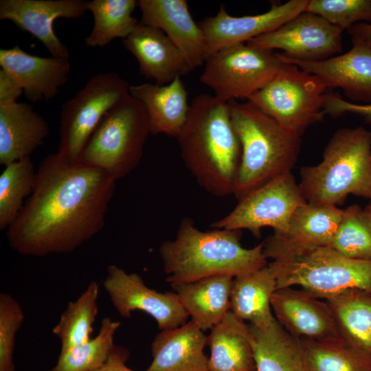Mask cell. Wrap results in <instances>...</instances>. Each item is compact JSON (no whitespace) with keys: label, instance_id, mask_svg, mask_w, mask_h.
<instances>
[{"label":"cell","instance_id":"4fadbf2b","mask_svg":"<svg viewBox=\"0 0 371 371\" xmlns=\"http://www.w3.org/2000/svg\"><path fill=\"white\" fill-rule=\"evenodd\" d=\"M103 287L117 312L129 318L134 311L150 315L160 330L177 328L187 323L189 317L174 291L160 293L148 287L137 273H128L111 265Z\"/></svg>","mask_w":371,"mask_h":371},{"label":"cell","instance_id":"60d3db41","mask_svg":"<svg viewBox=\"0 0 371 371\" xmlns=\"http://www.w3.org/2000/svg\"><path fill=\"white\" fill-rule=\"evenodd\" d=\"M352 45H363L371 48V23H358L348 30Z\"/></svg>","mask_w":371,"mask_h":371},{"label":"cell","instance_id":"7402d4cb","mask_svg":"<svg viewBox=\"0 0 371 371\" xmlns=\"http://www.w3.org/2000/svg\"><path fill=\"white\" fill-rule=\"evenodd\" d=\"M49 133L47 122L30 104L0 105V164L30 157Z\"/></svg>","mask_w":371,"mask_h":371},{"label":"cell","instance_id":"e575fe53","mask_svg":"<svg viewBox=\"0 0 371 371\" xmlns=\"http://www.w3.org/2000/svg\"><path fill=\"white\" fill-rule=\"evenodd\" d=\"M330 247L350 258L371 260V229L359 205L344 210Z\"/></svg>","mask_w":371,"mask_h":371},{"label":"cell","instance_id":"8fae6325","mask_svg":"<svg viewBox=\"0 0 371 371\" xmlns=\"http://www.w3.org/2000/svg\"><path fill=\"white\" fill-rule=\"evenodd\" d=\"M305 201L291 171L271 179L239 200L227 215L211 225L213 229H247L259 236L261 228L286 232L291 215Z\"/></svg>","mask_w":371,"mask_h":371},{"label":"cell","instance_id":"ab89813d","mask_svg":"<svg viewBox=\"0 0 371 371\" xmlns=\"http://www.w3.org/2000/svg\"><path fill=\"white\" fill-rule=\"evenodd\" d=\"M128 357L126 348L115 345L105 364L95 371H135L126 365Z\"/></svg>","mask_w":371,"mask_h":371},{"label":"cell","instance_id":"ffe728a7","mask_svg":"<svg viewBox=\"0 0 371 371\" xmlns=\"http://www.w3.org/2000/svg\"><path fill=\"white\" fill-rule=\"evenodd\" d=\"M122 42L137 60L141 74L153 78L159 85L169 84L192 71L181 52L161 30L141 21Z\"/></svg>","mask_w":371,"mask_h":371},{"label":"cell","instance_id":"d4e9b609","mask_svg":"<svg viewBox=\"0 0 371 371\" xmlns=\"http://www.w3.org/2000/svg\"><path fill=\"white\" fill-rule=\"evenodd\" d=\"M210 371H256L249 324L229 311L207 336Z\"/></svg>","mask_w":371,"mask_h":371},{"label":"cell","instance_id":"f546056e","mask_svg":"<svg viewBox=\"0 0 371 371\" xmlns=\"http://www.w3.org/2000/svg\"><path fill=\"white\" fill-rule=\"evenodd\" d=\"M137 6L135 0L87 1V10L93 14L94 23L85 45L103 47L115 38H126L139 23L132 16Z\"/></svg>","mask_w":371,"mask_h":371},{"label":"cell","instance_id":"b9f144b4","mask_svg":"<svg viewBox=\"0 0 371 371\" xmlns=\"http://www.w3.org/2000/svg\"><path fill=\"white\" fill-rule=\"evenodd\" d=\"M363 212L367 222L371 229V201L363 208Z\"/></svg>","mask_w":371,"mask_h":371},{"label":"cell","instance_id":"52a82bcc","mask_svg":"<svg viewBox=\"0 0 371 371\" xmlns=\"http://www.w3.org/2000/svg\"><path fill=\"white\" fill-rule=\"evenodd\" d=\"M150 133L143 104L129 93L103 117L79 161L103 170L116 181L137 166Z\"/></svg>","mask_w":371,"mask_h":371},{"label":"cell","instance_id":"e0dca14e","mask_svg":"<svg viewBox=\"0 0 371 371\" xmlns=\"http://www.w3.org/2000/svg\"><path fill=\"white\" fill-rule=\"evenodd\" d=\"M141 22L161 30L192 69L203 65L207 48L203 32L186 0H139Z\"/></svg>","mask_w":371,"mask_h":371},{"label":"cell","instance_id":"484cf974","mask_svg":"<svg viewBox=\"0 0 371 371\" xmlns=\"http://www.w3.org/2000/svg\"><path fill=\"white\" fill-rule=\"evenodd\" d=\"M277 289L276 277L268 265L233 279L230 311L243 321L266 328L276 319L271 306Z\"/></svg>","mask_w":371,"mask_h":371},{"label":"cell","instance_id":"7c38bea8","mask_svg":"<svg viewBox=\"0 0 371 371\" xmlns=\"http://www.w3.org/2000/svg\"><path fill=\"white\" fill-rule=\"evenodd\" d=\"M343 30L322 16L303 12L278 29L248 41L251 45L280 49L301 61H322L342 52Z\"/></svg>","mask_w":371,"mask_h":371},{"label":"cell","instance_id":"5bb4252c","mask_svg":"<svg viewBox=\"0 0 371 371\" xmlns=\"http://www.w3.org/2000/svg\"><path fill=\"white\" fill-rule=\"evenodd\" d=\"M308 0H291L272 4L269 10L255 15L234 16L223 5L216 14L204 19L199 25L206 43L207 58L232 45L245 43L269 33L306 10Z\"/></svg>","mask_w":371,"mask_h":371},{"label":"cell","instance_id":"836d02e7","mask_svg":"<svg viewBox=\"0 0 371 371\" xmlns=\"http://www.w3.org/2000/svg\"><path fill=\"white\" fill-rule=\"evenodd\" d=\"M36 172L31 157L6 166L0 175V229L4 230L16 220L23 201L32 191Z\"/></svg>","mask_w":371,"mask_h":371},{"label":"cell","instance_id":"6da1fadb","mask_svg":"<svg viewBox=\"0 0 371 371\" xmlns=\"http://www.w3.org/2000/svg\"><path fill=\"white\" fill-rule=\"evenodd\" d=\"M115 182L103 170L58 153L47 156L31 194L7 229L10 247L35 257L74 251L103 229Z\"/></svg>","mask_w":371,"mask_h":371},{"label":"cell","instance_id":"3957f363","mask_svg":"<svg viewBox=\"0 0 371 371\" xmlns=\"http://www.w3.org/2000/svg\"><path fill=\"white\" fill-rule=\"evenodd\" d=\"M239 230H199L189 218L179 224L173 240L159 247L166 281L171 286L218 275L236 277L267 266L263 244L243 247Z\"/></svg>","mask_w":371,"mask_h":371},{"label":"cell","instance_id":"603a6c76","mask_svg":"<svg viewBox=\"0 0 371 371\" xmlns=\"http://www.w3.org/2000/svg\"><path fill=\"white\" fill-rule=\"evenodd\" d=\"M130 94L144 106L150 133L177 137L188 118V91L181 77L165 85L143 83L131 85Z\"/></svg>","mask_w":371,"mask_h":371},{"label":"cell","instance_id":"8992f818","mask_svg":"<svg viewBox=\"0 0 371 371\" xmlns=\"http://www.w3.org/2000/svg\"><path fill=\"white\" fill-rule=\"evenodd\" d=\"M299 186L311 204L337 205L349 194L371 201V132L363 126L337 131L322 161L301 168Z\"/></svg>","mask_w":371,"mask_h":371},{"label":"cell","instance_id":"83f0119b","mask_svg":"<svg viewBox=\"0 0 371 371\" xmlns=\"http://www.w3.org/2000/svg\"><path fill=\"white\" fill-rule=\"evenodd\" d=\"M249 326L256 371H307L300 339L277 319L266 328Z\"/></svg>","mask_w":371,"mask_h":371},{"label":"cell","instance_id":"d590c367","mask_svg":"<svg viewBox=\"0 0 371 371\" xmlns=\"http://www.w3.org/2000/svg\"><path fill=\"white\" fill-rule=\"evenodd\" d=\"M306 11L343 30L358 23H371V0H308Z\"/></svg>","mask_w":371,"mask_h":371},{"label":"cell","instance_id":"f35d334b","mask_svg":"<svg viewBox=\"0 0 371 371\" xmlns=\"http://www.w3.org/2000/svg\"><path fill=\"white\" fill-rule=\"evenodd\" d=\"M23 93L19 82L5 71L0 69V105L16 102Z\"/></svg>","mask_w":371,"mask_h":371},{"label":"cell","instance_id":"cb8c5ba5","mask_svg":"<svg viewBox=\"0 0 371 371\" xmlns=\"http://www.w3.org/2000/svg\"><path fill=\"white\" fill-rule=\"evenodd\" d=\"M234 277L218 275L172 285L192 322L202 331L212 329L230 311Z\"/></svg>","mask_w":371,"mask_h":371},{"label":"cell","instance_id":"d6986e66","mask_svg":"<svg viewBox=\"0 0 371 371\" xmlns=\"http://www.w3.org/2000/svg\"><path fill=\"white\" fill-rule=\"evenodd\" d=\"M0 65L19 82L32 102L55 97L67 82L71 70L69 58L37 56L19 46L0 49Z\"/></svg>","mask_w":371,"mask_h":371},{"label":"cell","instance_id":"ba28073f","mask_svg":"<svg viewBox=\"0 0 371 371\" xmlns=\"http://www.w3.org/2000/svg\"><path fill=\"white\" fill-rule=\"evenodd\" d=\"M326 89L315 75L282 61L273 79L247 101L301 137L309 126L323 118Z\"/></svg>","mask_w":371,"mask_h":371},{"label":"cell","instance_id":"d6a6232c","mask_svg":"<svg viewBox=\"0 0 371 371\" xmlns=\"http://www.w3.org/2000/svg\"><path fill=\"white\" fill-rule=\"evenodd\" d=\"M300 341L307 371H371V359L344 340Z\"/></svg>","mask_w":371,"mask_h":371},{"label":"cell","instance_id":"ac0fdd59","mask_svg":"<svg viewBox=\"0 0 371 371\" xmlns=\"http://www.w3.org/2000/svg\"><path fill=\"white\" fill-rule=\"evenodd\" d=\"M348 52L325 60L306 62L276 53L283 62L317 76L328 88H341L350 100L371 104V48L352 45Z\"/></svg>","mask_w":371,"mask_h":371},{"label":"cell","instance_id":"4316f807","mask_svg":"<svg viewBox=\"0 0 371 371\" xmlns=\"http://www.w3.org/2000/svg\"><path fill=\"white\" fill-rule=\"evenodd\" d=\"M325 301L332 310L345 343L371 359V292L350 289Z\"/></svg>","mask_w":371,"mask_h":371},{"label":"cell","instance_id":"9c48e42d","mask_svg":"<svg viewBox=\"0 0 371 371\" xmlns=\"http://www.w3.org/2000/svg\"><path fill=\"white\" fill-rule=\"evenodd\" d=\"M204 64L200 82L229 102L247 100L273 79L282 61L273 50L241 43L215 52Z\"/></svg>","mask_w":371,"mask_h":371},{"label":"cell","instance_id":"1f68e13d","mask_svg":"<svg viewBox=\"0 0 371 371\" xmlns=\"http://www.w3.org/2000/svg\"><path fill=\"white\" fill-rule=\"evenodd\" d=\"M121 325L119 321L104 317L96 337L60 352L49 371H95L107 361L115 344L114 337Z\"/></svg>","mask_w":371,"mask_h":371},{"label":"cell","instance_id":"5b68a950","mask_svg":"<svg viewBox=\"0 0 371 371\" xmlns=\"http://www.w3.org/2000/svg\"><path fill=\"white\" fill-rule=\"evenodd\" d=\"M228 104L241 148L233 193L239 201L276 177L291 171L301 139L248 101Z\"/></svg>","mask_w":371,"mask_h":371},{"label":"cell","instance_id":"30bf717a","mask_svg":"<svg viewBox=\"0 0 371 371\" xmlns=\"http://www.w3.org/2000/svg\"><path fill=\"white\" fill-rule=\"evenodd\" d=\"M130 85L114 72L98 74L62 106L58 153L79 161L81 153L103 117L129 93Z\"/></svg>","mask_w":371,"mask_h":371},{"label":"cell","instance_id":"4dcf8cb0","mask_svg":"<svg viewBox=\"0 0 371 371\" xmlns=\"http://www.w3.org/2000/svg\"><path fill=\"white\" fill-rule=\"evenodd\" d=\"M99 285L91 281L75 300L69 302L52 333L60 339V352L91 339L93 325L98 313Z\"/></svg>","mask_w":371,"mask_h":371},{"label":"cell","instance_id":"2e32d148","mask_svg":"<svg viewBox=\"0 0 371 371\" xmlns=\"http://www.w3.org/2000/svg\"><path fill=\"white\" fill-rule=\"evenodd\" d=\"M85 0H1L0 19L9 20L37 38L52 56L69 58L67 46L56 35L58 18H79L87 11Z\"/></svg>","mask_w":371,"mask_h":371},{"label":"cell","instance_id":"44dd1931","mask_svg":"<svg viewBox=\"0 0 371 371\" xmlns=\"http://www.w3.org/2000/svg\"><path fill=\"white\" fill-rule=\"evenodd\" d=\"M207 336L192 322L161 330L151 344L153 361L146 371H210L203 352Z\"/></svg>","mask_w":371,"mask_h":371},{"label":"cell","instance_id":"7a4b0ae2","mask_svg":"<svg viewBox=\"0 0 371 371\" xmlns=\"http://www.w3.org/2000/svg\"><path fill=\"white\" fill-rule=\"evenodd\" d=\"M176 138L185 165L205 190L216 196L234 193L241 148L228 102L195 96Z\"/></svg>","mask_w":371,"mask_h":371},{"label":"cell","instance_id":"9a60e30c","mask_svg":"<svg viewBox=\"0 0 371 371\" xmlns=\"http://www.w3.org/2000/svg\"><path fill=\"white\" fill-rule=\"evenodd\" d=\"M271 306L277 321L298 339L343 340L328 303L304 290L277 289L271 297Z\"/></svg>","mask_w":371,"mask_h":371},{"label":"cell","instance_id":"74e56055","mask_svg":"<svg viewBox=\"0 0 371 371\" xmlns=\"http://www.w3.org/2000/svg\"><path fill=\"white\" fill-rule=\"evenodd\" d=\"M344 113H351L363 116L371 124V104H363L344 100L336 93L324 95V113L333 117Z\"/></svg>","mask_w":371,"mask_h":371},{"label":"cell","instance_id":"8d00e7d4","mask_svg":"<svg viewBox=\"0 0 371 371\" xmlns=\"http://www.w3.org/2000/svg\"><path fill=\"white\" fill-rule=\"evenodd\" d=\"M25 319L19 303L10 295L0 294V371H15V337Z\"/></svg>","mask_w":371,"mask_h":371},{"label":"cell","instance_id":"277c9868","mask_svg":"<svg viewBox=\"0 0 371 371\" xmlns=\"http://www.w3.org/2000/svg\"><path fill=\"white\" fill-rule=\"evenodd\" d=\"M262 244L277 289L299 286L324 300L350 289L371 292V260L350 258L330 247L289 244L274 234Z\"/></svg>","mask_w":371,"mask_h":371},{"label":"cell","instance_id":"f1b7e54d","mask_svg":"<svg viewBox=\"0 0 371 371\" xmlns=\"http://www.w3.org/2000/svg\"><path fill=\"white\" fill-rule=\"evenodd\" d=\"M343 214L337 205L306 202L293 212L286 232L273 234L292 245L330 247Z\"/></svg>","mask_w":371,"mask_h":371}]
</instances>
